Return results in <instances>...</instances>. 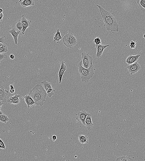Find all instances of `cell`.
<instances>
[{
    "label": "cell",
    "mask_w": 145,
    "mask_h": 161,
    "mask_svg": "<svg viewBox=\"0 0 145 161\" xmlns=\"http://www.w3.org/2000/svg\"><path fill=\"white\" fill-rule=\"evenodd\" d=\"M97 6L99 8L104 26L107 30L111 32H118L119 25L113 15L105 10L101 6Z\"/></svg>",
    "instance_id": "1"
},
{
    "label": "cell",
    "mask_w": 145,
    "mask_h": 161,
    "mask_svg": "<svg viewBox=\"0 0 145 161\" xmlns=\"http://www.w3.org/2000/svg\"><path fill=\"white\" fill-rule=\"evenodd\" d=\"M35 101V104L42 106L46 101L47 96L46 90L42 84H38L33 88L29 93Z\"/></svg>",
    "instance_id": "2"
},
{
    "label": "cell",
    "mask_w": 145,
    "mask_h": 161,
    "mask_svg": "<svg viewBox=\"0 0 145 161\" xmlns=\"http://www.w3.org/2000/svg\"><path fill=\"white\" fill-rule=\"evenodd\" d=\"M78 70L82 83L88 84L95 74V70L93 64L88 68H85L82 66V60L78 64Z\"/></svg>",
    "instance_id": "3"
},
{
    "label": "cell",
    "mask_w": 145,
    "mask_h": 161,
    "mask_svg": "<svg viewBox=\"0 0 145 161\" xmlns=\"http://www.w3.org/2000/svg\"><path fill=\"white\" fill-rule=\"evenodd\" d=\"M62 40L66 47L70 48L75 46L77 43L76 37L72 33L69 32L63 37Z\"/></svg>",
    "instance_id": "4"
},
{
    "label": "cell",
    "mask_w": 145,
    "mask_h": 161,
    "mask_svg": "<svg viewBox=\"0 0 145 161\" xmlns=\"http://www.w3.org/2000/svg\"><path fill=\"white\" fill-rule=\"evenodd\" d=\"M81 60L82 66L85 68H89L93 64V59L87 52L82 53Z\"/></svg>",
    "instance_id": "5"
},
{
    "label": "cell",
    "mask_w": 145,
    "mask_h": 161,
    "mask_svg": "<svg viewBox=\"0 0 145 161\" xmlns=\"http://www.w3.org/2000/svg\"><path fill=\"white\" fill-rule=\"evenodd\" d=\"M141 66L138 62V60L134 63L129 65L127 68L130 75H133L140 71Z\"/></svg>",
    "instance_id": "6"
},
{
    "label": "cell",
    "mask_w": 145,
    "mask_h": 161,
    "mask_svg": "<svg viewBox=\"0 0 145 161\" xmlns=\"http://www.w3.org/2000/svg\"><path fill=\"white\" fill-rule=\"evenodd\" d=\"M22 18L21 19L23 29L21 31L22 34L24 35L25 31L28 27H30L31 26L32 21L28 20L25 17V15H23L21 16Z\"/></svg>",
    "instance_id": "7"
},
{
    "label": "cell",
    "mask_w": 145,
    "mask_h": 161,
    "mask_svg": "<svg viewBox=\"0 0 145 161\" xmlns=\"http://www.w3.org/2000/svg\"><path fill=\"white\" fill-rule=\"evenodd\" d=\"M88 114L85 110H82L81 111L79 112L76 115L77 116L76 119L81 122L83 125L85 126V120Z\"/></svg>",
    "instance_id": "8"
},
{
    "label": "cell",
    "mask_w": 145,
    "mask_h": 161,
    "mask_svg": "<svg viewBox=\"0 0 145 161\" xmlns=\"http://www.w3.org/2000/svg\"><path fill=\"white\" fill-rule=\"evenodd\" d=\"M67 69L66 65H65V62L62 61L61 62V65L59 71L58 73L59 77V83L60 84L62 82L63 76L65 74V71Z\"/></svg>",
    "instance_id": "9"
},
{
    "label": "cell",
    "mask_w": 145,
    "mask_h": 161,
    "mask_svg": "<svg viewBox=\"0 0 145 161\" xmlns=\"http://www.w3.org/2000/svg\"><path fill=\"white\" fill-rule=\"evenodd\" d=\"M20 97V95L16 93L14 96H10L7 99V103L9 104H14L16 105L19 104L20 101V99H19Z\"/></svg>",
    "instance_id": "10"
},
{
    "label": "cell",
    "mask_w": 145,
    "mask_h": 161,
    "mask_svg": "<svg viewBox=\"0 0 145 161\" xmlns=\"http://www.w3.org/2000/svg\"><path fill=\"white\" fill-rule=\"evenodd\" d=\"M93 125L92 121V115L89 114L85 120V126L87 130L91 131L93 127Z\"/></svg>",
    "instance_id": "11"
},
{
    "label": "cell",
    "mask_w": 145,
    "mask_h": 161,
    "mask_svg": "<svg viewBox=\"0 0 145 161\" xmlns=\"http://www.w3.org/2000/svg\"><path fill=\"white\" fill-rule=\"evenodd\" d=\"M109 46L110 45L109 44L106 45H102L101 44L98 45L96 47L97 48L96 54V57L98 58L101 57L105 49Z\"/></svg>",
    "instance_id": "12"
},
{
    "label": "cell",
    "mask_w": 145,
    "mask_h": 161,
    "mask_svg": "<svg viewBox=\"0 0 145 161\" xmlns=\"http://www.w3.org/2000/svg\"><path fill=\"white\" fill-rule=\"evenodd\" d=\"M21 31L17 30L16 28H13L9 30L8 32L11 34L14 40L15 44H18V37Z\"/></svg>",
    "instance_id": "13"
},
{
    "label": "cell",
    "mask_w": 145,
    "mask_h": 161,
    "mask_svg": "<svg viewBox=\"0 0 145 161\" xmlns=\"http://www.w3.org/2000/svg\"><path fill=\"white\" fill-rule=\"evenodd\" d=\"M140 56V55L139 54H137L135 55V56L130 55L127 58L126 60V62L128 65H131V64L134 63L138 61L139 58Z\"/></svg>",
    "instance_id": "14"
},
{
    "label": "cell",
    "mask_w": 145,
    "mask_h": 161,
    "mask_svg": "<svg viewBox=\"0 0 145 161\" xmlns=\"http://www.w3.org/2000/svg\"><path fill=\"white\" fill-rule=\"evenodd\" d=\"M8 94V91L4 89L3 86L0 87V101H3L4 102H6Z\"/></svg>",
    "instance_id": "15"
},
{
    "label": "cell",
    "mask_w": 145,
    "mask_h": 161,
    "mask_svg": "<svg viewBox=\"0 0 145 161\" xmlns=\"http://www.w3.org/2000/svg\"><path fill=\"white\" fill-rule=\"evenodd\" d=\"M63 37L61 35L60 31L59 29H57L56 33L54 36L53 42L58 44H60L62 40Z\"/></svg>",
    "instance_id": "16"
},
{
    "label": "cell",
    "mask_w": 145,
    "mask_h": 161,
    "mask_svg": "<svg viewBox=\"0 0 145 161\" xmlns=\"http://www.w3.org/2000/svg\"><path fill=\"white\" fill-rule=\"evenodd\" d=\"M19 2L20 3L21 5L24 8L33 6L35 4L33 0H20Z\"/></svg>",
    "instance_id": "17"
},
{
    "label": "cell",
    "mask_w": 145,
    "mask_h": 161,
    "mask_svg": "<svg viewBox=\"0 0 145 161\" xmlns=\"http://www.w3.org/2000/svg\"><path fill=\"white\" fill-rule=\"evenodd\" d=\"M24 98L25 102L27 105L28 108H29L35 104V101L34 99L29 95H27L24 97Z\"/></svg>",
    "instance_id": "18"
},
{
    "label": "cell",
    "mask_w": 145,
    "mask_h": 161,
    "mask_svg": "<svg viewBox=\"0 0 145 161\" xmlns=\"http://www.w3.org/2000/svg\"><path fill=\"white\" fill-rule=\"evenodd\" d=\"M78 138L79 142L81 144L88 143V137L86 135H79Z\"/></svg>",
    "instance_id": "19"
},
{
    "label": "cell",
    "mask_w": 145,
    "mask_h": 161,
    "mask_svg": "<svg viewBox=\"0 0 145 161\" xmlns=\"http://www.w3.org/2000/svg\"><path fill=\"white\" fill-rule=\"evenodd\" d=\"M140 8L143 13H145V3L143 0H135Z\"/></svg>",
    "instance_id": "20"
},
{
    "label": "cell",
    "mask_w": 145,
    "mask_h": 161,
    "mask_svg": "<svg viewBox=\"0 0 145 161\" xmlns=\"http://www.w3.org/2000/svg\"><path fill=\"white\" fill-rule=\"evenodd\" d=\"M41 84L42 85L43 87H44L46 91L49 89L52 88L51 83L48 82L46 81V80H44V81L41 82Z\"/></svg>",
    "instance_id": "21"
},
{
    "label": "cell",
    "mask_w": 145,
    "mask_h": 161,
    "mask_svg": "<svg viewBox=\"0 0 145 161\" xmlns=\"http://www.w3.org/2000/svg\"><path fill=\"white\" fill-rule=\"evenodd\" d=\"M16 28L17 30L21 31L23 26H22L21 19H19L16 22Z\"/></svg>",
    "instance_id": "22"
},
{
    "label": "cell",
    "mask_w": 145,
    "mask_h": 161,
    "mask_svg": "<svg viewBox=\"0 0 145 161\" xmlns=\"http://www.w3.org/2000/svg\"><path fill=\"white\" fill-rule=\"evenodd\" d=\"M9 120L8 118L6 115L3 114L0 115V121L2 123H6Z\"/></svg>",
    "instance_id": "23"
},
{
    "label": "cell",
    "mask_w": 145,
    "mask_h": 161,
    "mask_svg": "<svg viewBox=\"0 0 145 161\" xmlns=\"http://www.w3.org/2000/svg\"><path fill=\"white\" fill-rule=\"evenodd\" d=\"M116 161H133V159L131 158L128 156H124L122 157H118L116 159Z\"/></svg>",
    "instance_id": "24"
},
{
    "label": "cell",
    "mask_w": 145,
    "mask_h": 161,
    "mask_svg": "<svg viewBox=\"0 0 145 161\" xmlns=\"http://www.w3.org/2000/svg\"><path fill=\"white\" fill-rule=\"evenodd\" d=\"M46 93L47 94V96L49 97H51L54 94L55 90L53 88L49 89L47 91H46Z\"/></svg>",
    "instance_id": "25"
},
{
    "label": "cell",
    "mask_w": 145,
    "mask_h": 161,
    "mask_svg": "<svg viewBox=\"0 0 145 161\" xmlns=\"http://www.w3.org/2000/svg\"><path fill=\"white\" fill-rule=\"evenodd\" d=\"M8 51V48L5 44H3V45L0 47V53H5Z\"/></svg>",
    "instance_id": "26"
},
{
    "label": "cell",
    "mask_w": 145,
    "mask_h": 161,
    "mask_svg": "<svg viewBox=\"0 0 145 161\" xmlns=\"http://www.w3.org/2000/svg\"><path fill=\"white\" fill-rule=\"evenodd\" d=\"M7 58V55L5 54L0 53V63L2 62L6 59Z\"/></svg>",
    "instance_id": "27"
},
{
    "label": "cell",
    "mask_w": 145,
    "mask_h": 161,
    "mask_svg": "<svg viewBox=\"0 0 145 161\" xmlns=\"http://www.w3.org/2000/svg\"><path fill=\"white\" fill-rule=\"evenodd\" d=\"M93 43H95L96 44V47H97V46L98 45L102 44L101 40L98 37H97V38L94 39V41H93Z\"/></svg>",
    "instance_id": "28"
},
{
    "label": "cell",
    "mask_w": 145,
    "mask_h": 161,
    "mask_svg": "<svg viewBox=\"0 0 145 161\" xmlns=\"http://www.w3.org/2000/svg\"><path fill=\"white\" fill-rule=\"evenodd\" d=\"M137 44L135 42L133 41H131L130 43L129 46L132 49H135V48Z\"/></svg>",
    "instance_id": "29"
},
{
    "label": "cell",
    "mask_w": 145,
    "mask_h": 161,
    "mask_svg": "<svg viewBox=\"0 0 145 161\" xmlns=\"http://www.w3.org/2000/svg\"><path fill=\"white\" fill-rule=\"evenodd\" d=\"M6 146L2 140L0 138V148L2 149H5Z\"/></svg>",
    "instance_id": "30"
},
{
    "label": "cell",
    "mask_w": 145,
    "mask_h": 161,
    "mask_svg": "<svg viewBox=\"0 0 145 161\" xmlns=\"http://www.w3.org/2000/svg\"><path fill=\"white\" fill-rule=\"evenodd\" d=\"M52 139L53 142L56 140L57 139V137L56 135H53L52 136Z\"/></svg>",
    "instance_id": "31"
},
{
    "label": "cell",
    "mask_w": 145,
    "mask_h": 161,
    "mask_svg": "<svg viewBox=\"0 0 145 161\" xmlns=\"http://www.w3.org/2000/svg\"><path fill=\"white\" fill-rule=\"evenodd\" d=\"M9 57L10 59H15V56L14 54H11L10 55Z\"/></svg>",
    "instance_id": "32"
},
{
    "label": "cell",
    "mask_w": 145,
    "mask_h": 161,
    "mask_svg": "<svg viewBox=\"0 0 145 161\" xmlns=\"http://www.w3.org/2000/svg\"><path fill=\"white\" fill-rule=\"evenodd\" d=\"M4 41V37H0V42L3 43Z\"/></svg>",
    "instance_id": "33"
},
{
    "label": "cell",
    "mask_w": 145,
    "mask_h": 161,
    "mask_svg": "<svg viewBox=\"0 0 145 161\" xmlns=\"http://www.w3.org/2000/svg\"><path fill=\"white\" fill-rule=\"evenodd\" d=\"M4 104V102L3 101H0V109L2 107L3 105Z\"/></svg>",
    "instance_id": "34"
},
{
    "label": "cell",
    "mask_w": 145,
    "mask_h": 161,
    "mask_svg": "<svg viewBox=\"0 0 145 161\" xmlns=\"http://www.w3.org/2000/svg\"><path fill=\"white\" fill-rule=\"evenodd\" d=\"M10 90H13L15 89L14 86L12 85H10Z\"/></svg>",
    "instance_id": "35"
},
{
    "label": "cell",
    "mask_w": 145,
    "mask_h": 161,
    "mask_svg": "<svg viewBox=\"0 0 145 161\" xmlns=\"http://www.w3.org/2000/svg\"><path fill=\"white\" fill-rule=\"evenodd\" d=\"M10 93H14L15 92V89L14 90H10Z\"/></svg>",
    "instance_id": "36"
},
{
    "label": "cell",
    "mask_w": 145,
    "mask_h": 161,
    "mask_svg": "<svg viewBox=\"0 0 145 161\" xmlns=\"http://www.w3.org/2000/svg\"><path fill=\"white\" fill-rule=\"evenodd\" d=\"M4 15L3 13H0V17H1L2 18H3V17H4Z\"/></svg>",
    "instance_id": "37"
},
{
    "label": "cell",
    "mask_w": 145,
    "mask_h": 161,
    "mask_svg": "<svg viewBox=\"0 0 145 161\" xmlns=\"http://www.w3.org/2000/svg\"><path fill=\"white\" fill-rule=\"evenodd\" d=\"M3 10L2 9L0 8V13H3Z\"/></svg>",
    "instance_id": "38"
},
{
    "label": "cell",
    "mask_w": 145,
    "mask_h": 161,
    "mask_svg": "<svg viewBox=\"0 0 145 161\" xmlns=\"http://www.w3.org/2000/svg\"><path fill=\"white\" fill-rule=\"evenodd\" d=\"M3 43L1 42H0V47H2V46L3 45Z\"/></svg>",
    "instance_id": "39"
},
{
    "label": "cell",
    "mask_w": 145,
    "mask_h": 161,
    "mask_svg": "<svg viewBox=\"0 0 145 161\" xmlns=\"http://www.w3.org/2000/svg\"><path fill=\"white\" fill-rule=\"evenodd\" d=\"M3 114V112L0 109V115Z\"/></svg>",
    "instance_id": "40"
},
{
    "label": "cell",
    "mask_w": 145,
    "mask_h": 161,
    "mask_svg": "<svg viewBox=\"0 0 145 161\" xmlns=\"http://www.w3.org/2000/svg\"><path fill=\"white\" fill-rule=\"evenodd\" d=\"M3 18H2L1 17H0V22H2V21Z\"/></svg>",
    "instance_id": "41"
},
{
    "label": "cell",
    "mask_w": 145,
    "mask_h": 161,
    "mask_svg": "<svg viewBox=\"0 0 145 161\" xmlns=\"http://www.w3.org/2000/svg\"><path fill=\"white\" fill-rule=\"evenodd\" d=\"M143 38H145V34H144V35H143Z\"/></svg>",
    "instance_id": "42"
},
{
    "label": "cell",
    "mask_w": 145,
    "mask_h": 161,
    "mask_svg": "<svg viewBox=\"0 0 145 161\" xmlns=\"http://www.w3.org/2000/svg\"><path fill=\"white\" fill-rule=\"evenodd\" d=\"M143 2H144L145 3V0H143Z\"/></svg>",
    "instance_id": "43"
}]
</instances>
